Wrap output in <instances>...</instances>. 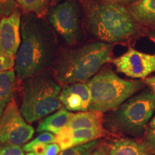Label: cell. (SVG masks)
<instances>
[{
    "mask_svg": "<svg viewBox=\"0 0 155 155\" xmlns=\"http://www.w3.org/2000/svg\"><path fill=\"white\" fill-rule=\"evenodd\" d=\"M58 50L55 31L42 19L24 13L21 18V44L15 56V71L24 81L53 67Z\"/></svg>",
    "mask_w": 155,
    "mask_h": 155,
    "instance_id": "obj_1",
    "label": "cell"
},
{
    "mask_svg": "<svg viewBox=\"0 0 155 155\" xmlns=\"http://www.w3.org/2000/svg\"><path fill=\"white\" fill-rule=\"evenodd\" d=\"M86 30L99 42L125 41L138 34L141 25L128 7L108 0H81Z\"/></svg>",
    "mask_w": 155,
    "mask_h": 155,
    "instance_id": "obj_2",
    "label": "cell"
},
{
    "mask_svg": "<svg viewBox=\"0 0 155 155\" xmlns=\"http://www.w3.org/2000/svg\"><path fill=\"white\" fill-rule=\"evenodd\" d=\"M112 48L111 44L99 41L59 48L52 73L63 86L88 82L111 61Z\"/></svg>",
    "mask_w": 155,
    "mask_h": 155,
    "instance_id": "obj_3",
    "label": "cell"
},
{
    "mask_svg": "<svg viewBox=\"0 0 155 155\" xmlns=\"http://www.w3.org/2000/svg\"><path fill=\"white\" fill-rule=\"evenodd\" d=\"M61 90V85L48 71L24 80L20 111L27 122L43 119L63 107L60 101Z\"/></svg>",
    "mask_w": 155,
    "mask_h": 155,
    "instance_id": "obj_4",
    "label": "cell"
},
{
    "mask_svg": "<svg viewBox=\"0 0 155 155\" xmlns=\"http://www.w3.org/2000/svg\"><path fill=\"white\" fill-rule=\"evenodd\" d=\"M87 83L91 94L89 110L103 113L115 110L144 86L143 81L121 78L108 66Z\"/></svg>",
    "mask_w": 155,
    "mask_h": 155,
    "instance_id": "obj_5",
    "label": "cell"
},
{
    "mask_svg": "<svg viewBox=\"0 0 155 155\" xmlns=\"http://www.w3.org/2000/svg\"><path fill=\"white\" fill-rule=\"evenodd\" d=\"M154 111L155 94L146 91L114 110L108 117V126L114 133L139 137Z\"/></svg>",
    "mask_w": 155,
    "mask_h": 155,
    "instance_id": "obj_6",
    "label": "cell"
},
{
    "mask_svg": "<svg viewBox=\"0 0 155 155\" xmlns=\"http://www.w3.org/2000/svg\"><path fill=\"white\" fill-rule=\"evenodd\" d=\"M82 6L76 0H65L49 9L48 19L56 33L69 46L75 45L81 36Z\"/></svg>",
    "mask_w": 155,
    "mask_h": 155,
    "instance_id": "obj_7",
    "label": "cell"
},
{
    "mask_svg": "<svg viewBox=\"0 0 155 155\" xmlns=\"http://www.w3.org/2000/svg\"><path fill=\"white\" fill-rule=\"evenodd\" d=\"M35 129L26 123L15 98L9 103L0 119V144L22 145L32 137Z\"/></svg>",
    "mask_w": 155,
    "mask_h": 155,
    "instance_id": "obj_8",
    "label": "cell"
},
{
    "mask_svg": "<svg viewBox=\"0 0 155 155\" xmlns=\"http://www.w3.org/2000/svg\"><path fill=\"white\" fill-rule=\"evenodd\" d=\"M118 72L132 78H145L155 72V55L129 48L125 53L111 60Z\"/></svg>",
    "mask_w": 155,
    "mask_h": 155,
    "instance_id": "obj_9",
    "label": "cell"
},
{
    "mask_svg": "<svg viewBox=\"0 0 155 155\" xmlns=\"http://www.w3.org/2000/svg\"><path fill=\"white\" fill-rule=\"evenodd\" d=\"M21 18L19 7L0 19V51L15 57L21 44Z\"/></svg>",
    "mask_w": 155,
    "mask_h": 155,
    "instance_id": "obj_10",
    "label": "cell"
},
{
    "mask_svg": "<svg viewBox=\"0 0 155 155\" xmlns=\"http://www.w3.org/2000/svg\"><path fill=\"white\" fill-rule=\"evenodd\" d=\"M60 101L69 111H88L91 102V94L88 83H75L63 86L60 94Z\"/></svg>",
    "mask_w": 155,
    "mask_h": 155,
    "instance_id": "obj_11",
    "label": "cell"
},
{
    "mask_svg": "<svg viewBox=\"0 0 155 155\" xmlns=\"http://www.w3.org/2000/svg\"><path fill=\"white\" fill-rule=\"evenodd\" d=\"M105 122L104 113L99 111H81L76 114H71L67 126L73 130L80 129H104Z\"/></svg>",
    "mask_w": 155,
    "mask_h": 155,
    "instance_id": "obj_12",
    "label": "cell"
},
{
    "mask_svg": "<svg viewBox=\"0 0 155 155\" xmlns=\"http://www.w3.org/2000/svg\"><path fill=\"white\" fill-rule=\"evenodd\" d=\"M128 8L141 26L155 29V0H138Z\"/></svg>",
    "mask_w": 155,
    "mask_h": 155,
    "instance_id": "obj_13",
    "label": "cell"
},
{
    "mask_svg": "<svg viewBox=\"0 0 155 155\" xmlns=\"http://www.w3.org/2000/svg\"><path fill=\"white\" fill-rule=\"evenodd\" d=\"M17 77L15 70L0 73V119L5 108L15 98Z\"/></svg>",
    "mask_w": 155,
    "mask_h": 155,
    "instance_id": "obj_14",
    "label": "cell"
},
{
    "mask_svg": "<svg viewBox=\"0 0 155 155\" xmlns=\"http://www.w3.org/2000/svg\"><path fill=\"white\" fill-rule=\"evenodd\" d=\"M71 114L63 106L52 115L44 118L38 124L37 130L39 132L48 131L58 134L63 127L68 125Z\"/></svg>",
    "mask_w": 155,
    "mask_h": 155,
    "instance_id": "obj_15",
    "label": "cell"
},
{
    "mask_svg": "<svg viewBox=\"0 0 155 155\" xmlns=\"http://www.w3.org/2000/svg\"><path fill=\"white\" fill-rule=\"evenodd\" d=\"M108 155H150L143 143L129 139H119L109 146Z\"/></svg>",
    "mask_w": 155,
    "mask_h": 155,
    "instance_id": "obj_16",
    "label": "cell"
},
{
    "mask_svg": "<svg viewBox=\"0 0 155 155\" xmlns=\"http://www.w3.org/2000/svg\"><path fill=\"white\" fill-rule=\"evenodd\" d=\"M74 143L73 147L77 146L91 141L97 140V139L102 138V137H107L112 135L111 133L104 129H80L74 130Z\"/></svg>",
    "mask_w": 155,
    "mask_h": 155,
    "instance_id": "obj_17",
    "label": "cell"
},
{
    "mask_svg": "<svg viewBox=\"0 0 155 155\" xmlns=\"http://www.w3.org/2000/svg\"><path fill=\"white\" fill-rule=\"evenodd\" d=\"M15 2L25 13L42 17L48 13L52 0H15Z\"/></svg>",
    "mask_w": 155,
    "mask_h": 155,
    "instance_id": "obj_18",
    "label": "cell"
},
{
    "mask_svg": "<svg viewBox=\"0 0 155 155\" xmlns=\"http://www.w3.org/2000/svg\"><path fill=\"white\" fill-rule=\"evenodd\" d=\"M101 144L100 140H95L61 151L59 155H90Z\"/></svg>",
    "mask_w": 155,
    "mask_h": 155,
    "instance_id": "obj_19",
    "label": "cell"
},
{
    "mask_svg": "<svg viewBox=\"0 0 155 155\" xmlns=\"http://www.w3.org/2000/svg\"><path fill=\"white\" fill-rule=\"evenodd\" d=\"M74 130L68 126L63 127L55 136V143L58 144L61 151L68 150L73 147Z\"/></svg>",
    "mask_w": 155,
    "mask_h": 155,
    "instance_id": "obj_20",
    "label": "cell"
},
{
    "mask_svg": "<svg viewBox=\"0 0 155 155\" xmlns=\"http://www.w3.org/2000/svg\"><path fill=\"white\" fill-rule=\"evenodd\" d=\"M38 143H45V144H53L55 143V136L53 134L49 132H43L38 136L34 140L31 141L30 142L28 143L23 147V150L25 152H28L29 149L30 148L32 145Z\"/></svg>",
    "mask_w": 155,
    "mask_h": 155,
    "instance_id": "obj_21",
    "label": "cell"
},
{
    "mask_svg": "<svg viewBox=\"0 0 155 155\" xmlns=\"http://www.w3.org/2000/svg\"><path fill=\"white\" fill-rule=\"evenodd\" d=\"M15 57L0 51V73L14 70Z\"/></svg>",
    "mask_w": 155,
    "mask_h": 155,
    "instance_id": "obj_22",
    "label": "cell"
},
{
    "mask_svg": "<svg viewBox=\"0 0 155 155\" xmlns=\"http://www.w3.org/2000/svg\"><path fill=\"white\" fill-rule=\"evenodd\" d=\"M142 143L150 154L155 152V128L147 129Z\"/></svg>",
    "mask_w": 155,
    "mask_h": 155,
    "instance_id": "obj_23",
    "label": "cell"
},
{
    "mask_svg": "<svg viewBox=\"0 0 155 155\" xmlns=\"http://www.w3.org/2000/svg\"><path fill=\"white\" fill-rule=\"evenodd\" d=\"M17 7L15 0H0V17L9 16Z\"/></svg>",
    "mask_w": 155,
    "mask_h": 155,
    "instance_id": "obj_24",
    "label": "cell"
},
{
    "mask_svg": "<svg viewBox=\"0 0 155 155\" xmlns=\"http://www.w3.org/2000/svg\"><path fill=\"white\" fill-rule=\"evenodd\" d=\"M24 152L19 145L9 144L0 145V155H25Z\"/></svg>",
    "mask_w": 155,
    "mask_h": 155,
    "instance_id": "obj_25",
    "label": "cell"
},
{
    "mask_svg": "<svg viewBox=\"0 0 155 155\" xmlns=\"http://www.w3.org/2000/svg\"><path fill=\"white\" fill-rule=\"evenodd\" d=\"M61 151V148L56 143L48 144L47 149H46L43 155H58V154H60Z\"/></svg>",
    "mask_w": 155,
    "mask_h": 155,
    "instance_id": "obj_26",
    "label": "cell"
},
{
    "mask_svg": "<svg viewBox=\"0 0 155 155\" xmlns=\"http://www.w3.org/2000/svg\"><path fill=\"white\" fill-rule=\"evenodd\" d=\"M109 146L107 144H101L90 155H108Z\"/></svg>",
    "mask_w": 155,
    "mask_h": 155,
    "instance_id": "obj_27",
    "label": "cell"
},
{
    "mask_svg": "<svg viewBox=\"0 0 155 155\" xmlns=\"http://www.w3.org/2000/svg\"><path fill=\"white\" fill-rule=\"evenodd\" d=\"M144 84L148 86L152 90V91L155 94V76L147 78L144 80Z\"/></svg>",
    "mask_w": 155,
    "mask_h": 155,
    "instance_id": "obj_28",
    "label": "cell"
},
{
    "mask_svg": "<svg viewBox=\"0 0 155 155\" xmlns=\"http://www.w3.org/2000/svg\"><path fill=\"white\" fill-rule=\"evenodd\" d=\"M108 1H112V2H118L120 4H122V5H131V4L136 2L138 0H108Z\"/></svg>",
    "mask_w": 155,
    "mask_h": 155,
    "instance_id": "obj_29",
    "label": "cell"
},
{
    "mask_svg": "<svg viewBox=\"0 0 155 155\" xmlns=\"http://www.w3.org/2000/svg\"><path fill=\"white\" fill-rule=\"evenodd\" d=\"M149 36L152 39L153 41L155 42V31H152V32H149Z\"/></svg>",
    "mask_w": 155,
    "mask_h": 155,
    "instance_id": "obj_30",
    "label": "cell"
},
{
    "mask_svg": "<svg viewBox=\"0 0 155 155\" xmlns=\"http://www.w3.org/2000/svg\"><path fill=\"white\" fill-rule=\"evenodd\" d=\"M150 128H151V129H154V128H155V116L152 119V121H150Z\"/></svg>",
    "mask_w": 155,
    "mask_h": 155,
    "instance_id": "obj_31",
    "label": "cell"
},
{
    "mask_svg": "<svg viewBox=\"0 0 155 155\" xmlns=\"http://www.w3.org/2000/svg\"><path fill=\"white\" fill-rule=\"evenodd\" d=\"M62 1H63V0H52L51 5L55 6V5H58V3H60V2H62Z\"/></svg>",
    "mask_w": 155,
    "mask_h": 155,
    "instance_id": "obj_32",
    "label": "cell"
},
{
    "mask_svg": "<svg viewBox=\"0 0 155 155\" xmlns=\"http://www.w3.org/2000/svg\"><path fill=\"white\" fill-rule=\"evenodd\" d=\"M26 155H37V154H35V153H33V152H28V154H27Z\"/></svg>",
    "mask_w": 155,
    "mask_h": 155,
    "instance_id": "obj_33",
    "label": "cell"
}]
</instances>
